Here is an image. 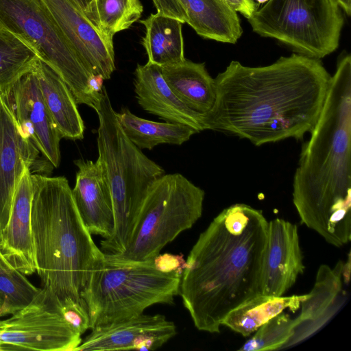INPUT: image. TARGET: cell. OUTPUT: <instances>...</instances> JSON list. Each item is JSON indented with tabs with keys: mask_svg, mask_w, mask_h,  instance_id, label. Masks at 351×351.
Listing matches in <instances>:
<instances>
[{
	"mask_svg": "<svg viewBox=\"0 0 351 351\" xmlns=\"http://www.w3.org/2000/svg\"><path fill=\"white\" fill-rule=\"evenodd\" d=\"M117 116L126 136L141 149L150 150L160 144L180 145L198 133L186 125L143 119L127 108H122Z\"/></svg>",
	"mask_w": 351,
	"mask_h": 351,
	"instance_id": "d4e9b609",
	"label": "cell"
},
{
	"mask_svg": "<svg viewBox=\"0 0 351 351\" xmlns=\"http://www.w3.org/2000/svg\"><path fill=\"white\" fill-rule=\"evenodd\" d=\"M301 219L325 241L341 247L351 240V57L331 75L319 119L304 144L293 182Z\"/></svg>",
	"mask_w": 351,
	"mask_h": 351,
	"instance_id": "3957f363",
	"label": "cell"
},
{
	"mask_svg": "<svg viewBox=\"0 0 351 351\" xmlns=\"http://www.w3.org/2000/svg\"><path fill=\"white\" fill-rule=\"evenodd\" d=\"M0 350H1V348H0Z\"/></svg>",
	"mask_w": 351,
	"mask_h": 351,
	"instance_id": "f35d334b",
	"label": "cell"
},
{
	"mask_svg": "<svg viewBox=\"0 0 351 351\" xmlns=\"http://www.w3.org/2000/svg\"><path fill=\"white\" fill-rule=\"evenodd\" d=\"M306 294L292 296H269L260 294L232 310L224 318L225 326L243 337L250 336L271 318L287 308L294 312Z\"/></svg>",
	"mask_w": 351,
	"mask_h": 351,
	"instance_id": "cb8c5ba5",
	"label": "cell"
},
{
	"mask_svg": "<svg viewBox=\"0 0 351 351\" xmlns=\"http://www.w3.org/2000/svg\"><path fill=\"white\" fill-rule=\"evenodd\" d=\"M182 274L158 270L154 259L126 261L104 253L80 293L90 329L143 313L156 304H173Z\"/></svg>",
	"mask_w": 351,
	"mask_h": 351,
	"instance_id": "8992f818",
	"label": "cell"
},
{
	"mask_svg": "<svg viewBox=\"0 0 351 351\" xmlns=\"http://www.w3.org/2000/svg\"><path fill=\"white\" fill-rule=\"evenodd\" d=\"M33 71L46 108L62 137L82 139L85 126L68 86L40 58Z\"/></svg>",
	"mask_w": 351,
	"mask_h": 351,
	"instance_id": "d6986e66",
	"label": "cell"
},
{
	"mask_svg": "<svg viewBox=\"0 0 351 351\" xmlns=\"http://www.w3.org/2000/svg\"><path fill=\"white\" fill-rule=\"evenodd\" d=\"M304 270L297 226L279 218L269 221L262 294L282 296Z\"/></svg>",
	"mask_w": 351,
	"mask_h": 351,
	"instance_id": "9a60e30c",
	"label": "cell"
},
{
	"mask_svg": "<svg viewBox=\"0 0 351 351\" xmlns=\"http://www.w3.org/2000/svg\"><path fill=\"white\" fill-rule=\"evenodd\" d=\"M204 191L180 173H165L150 186L121 260L154 259L201 217Z\"/></svg>",
	"mask_w": 351,
	"mask_h": 351,
	"instance_id": "ba28073f",
	"label": "cell"
},
{
	"mask_svg": "<svg viewBox=\"0 0 351 351\" xmlns=\"http://www.w3.org/2000/svg\"><path fill=\"white\" fill-rule=\"evenodd\" d=\"M1 91L0 90V97H1Z\"/></svg>",
	"mask_w": 351,
	"mask_h": 351,
	"instance_id": "74e56055",
	"label": "cell"
},
{
	"mask_svg": "<svg viewBox=\"0 0 351 351\" xmlns=\"http://www.w3.org/2000/svg\"><path fill=\"white\" fill-rule=\"evenodd\" d=\"M255 1H256L258 2V5H259V4L265 3L269 0H255Z\"/></svg>",
	"mask_w": 351,
	"mask_h": 351,
	"instance_id": "8d00e7d4",
	"label": "cell"
},
{
	"mask_svg": "<svg viewBox=\"0 0 351 351\" xmlns=\"http://www.w3.org/2000/svg\"><path fill=\"white\" fill-rule=\"evenodd\" d=\"M38 149L14 115L8 95L0 97V241L10 216L16 188L26 169L37 160Z\"/></svg>",
	"mask_w": 351,
	"mask_h": 351,
	"instance_id": "4fadbf2b",
	"label": "cell"
},
{
	"mask_svg": "<svg viewBox=\"0 0 351 351\" xmlns=\"http://www.w3.org/2000/svg\"><path fill=\"white\" fill-rule=\"evenodd\" d=\"M268 223L261 210L234 204L199 234L179 293L197 330L219 332L229 313L262 294Z\"/></svg>",
	"mask_w": 351,
	"mask_h": 351,
	"instance_id": "7a4b0ae2",
	"label": "cell"
},
{
	"mask_svg": "<svg viewBox=\"0 0 351 351\" xmlns=\"http://www.w3.org/2000/svg\"><path fill=\"white\" fill-rule=\"evenodd\" d=\"M247 21L258 35L319 60L338 48L344 19L333 0H269Z\"/></svg>",
	"mask_w": 351,
	"mask_h": 351,
	"instance_id": "9c48e42d",
	"label": "cell"
},
{
	"mask_svg": "<svg viewBox=\"0 0 351 351\" xmlns=\"http://www.w3.org/2000/svg\"><path fill=\"white\" fill-rule=\"evenodd\" d=\"M82 341L63 317L58 297L44 288L27 306L0 319L1 350L75 351Z\"/></svg>",
	"mask_w": 351,
	"mask_h": 351,
	"instance_id": "30bf717a",
	"label": "cell"
},
{
	"mask_svg": "<svg viewBox=\"0 0 351 351\" xmlns=\"http://www.w3.org/2000/svg\"><path fill=\"white\" fill-rule=\"evenodd\" d=\"M134 86L138 104L144 110L166 122L186 125L197 132L204 130L203 116L177 97L165 81L159 66L149 62L138 64Z\"/></svg>",
	"mask_w": 351,
	"mask_h": 351,
	"instance_id": "ac0fdd59",
	"label": "cell"
},
{
	"mask_svg": "<svg viewBox=\"0 0 351 351\" xmlns=\"http://www.w3.org/2000/svg\"><path fill=\"white\" fill-rule=\"evenodd\" d=\"M61 313L67 323L81 335L90 328V317L85 302L70 298L60 300Z\"/></svg>",
	"mask_w": 351,
	"mask_h": 351,
	"instance_id": "f546056e",
	"label": "cell"
},
{
	"mask_svg": "<svg viewBox=\"0 0 351 351\" xmlns=\"http://www.w3.org/2000/svg\"><path fill=\"white\" fill-rule=\"evenodd\" d=\"M96 9L100 31L112 38L138 21L143 11L140 0H96Z\"/></svg>",
	"mask_w": 351,
	"mask_h": 351,
	"instance_id": "83f0119b",
	"label": "cell"
},
{
	"mask_svg": "<svg viewBox=\"0 0 351 351\" xmlns=\"http://www.w3.org/2000/svg\"><path fill=\"white\" fill-rule=\"evenodd\" d=\"M75 184L72 194L80 216L91 234L108 239L114 228L110 188L97 160L77 159Z\"/></svg>",
	"mask_w": 351,
	"mask_h": 351,
	"instance_id": "2e32d148",
	"label": "cell"
},
{
	"mask_svg": "<svg viewBox=\"0 0 351 351\" xmlns=\"http://www.w3.org/2000/svg\"><path fill=\"white\" fill-rule=\"evenodd\" d=\"M298 325L297 318L291 319L282 312L258 328L239 350L266 351L283 348L287 345Z\"/></svg>",
	"mask_w": 351,
	"mask_h": 351,
	"instance_id": "f1b7e54d",
	"label": "cell"
},
{
	"mask_svg": "<svg viewBox=\"0 0 351 351\" xmlns=\"http://www.w3.org/2000/svg\"><path fill=\"white\" fill-rule=\"evenodd\" d=\"M157 12L176 18L182 23L186 22V15L178 0H152Z\"/></svg>",
	"mask_w": 351,
	"mask_h": 351,
	"instance_id": "1f68e13d",
	"label": "cell"
},
{
	"mask_svg": "<svg viewBox=\"0 0 351 351\" xmlns=\"http://www.w3.org/2000/svg\"><path fill=\"white\" fill-rule=\"evenodd\" d=\"M342 266L340 261L334 269L327 265L319 267L313 289L300 304L302 311L297 317L298 326L310 324L302 334L300 341L317 330L332 313L331 308L335 306L342 290Z\"/></svg>",
	"mask_w": 351,
	"mask_h": 351,
	"instance_id": "603a6c76",
	"label": "cell"
},
{
	"mask_svg": "<svg viewBox=\"0 0 351 351\" xmlns=\"http://www.w3.org/2000/svg\"><path fill=\"white\" fill-rule=\"evenodd\" d=\"M32 173L29 168L26 169L16 188L8 221L0 241L3 256L25 276L36 271L31 222Z\"/></svg>",
	"mask_w": 351,
	"mask_h": 351,
	"instance_id": "e0dca14e",
	"label": "cell"
},
{
	"mask_svg": "<svg viewBox=\"0 0 351 351\" xmlns=\"http://www.w3.org/2000/svg\"><path fill=\"white\" fill-rule=\"evenodd\" d=\"M39 58L25 41L0 29V90L8 93L21 77L34 69Z\"/></svg>",
	"mask_w": 351,
	"mask_h": 351,
	"instance_id": "484cf974",
	"label": "cell"
},
{
	"mask_svg": "<svg viewBox=\"0 0 351 351\" xmlns=\"http://www.w3.org/2000/svg\"><path fill=\"white\" fill-rule=\"evenodd\" d=\"M72 1L83 12V13L88 19V20L100 31L98 25V19L96 9V0Z\"/></svg>",
	"mask_w": 351,
	"mask_h": 351,
	"instance_id": "836d02e7",
	"label": "cell"
},
{
	"mask_svg": "<svg viewBox=\"0 0 351 351\" xmlns=\"http://www.w3.org/2000/svg\"><path fill=\"white\" fill-rule=\"evenodd\" d=\"M233 11L241 13L247 19L257 9L254 0H222Z\"/></svg>",
	"mask_w": 351,
	"mask_h": 351,
	"instance_id": "d6a6232c",
	"label": "cell"
},
{
	"mask_svg": "<svg viewBox=\"0 0 351 351\" xmlns=\"http://www.w3.org/2000/svg\"><path fill=\"white\" fill-rule=\"evenodd\" d=\"M176 334L165 315L141 313L91 328L75 351L155 350Z\"/></svg>",
	"mask_w": 351,
	"mask_h": 351,
	"instance_id": "7c38bea8",
	"label": "cell"
},
{
	"mask_svg": "<svg viewBox=\"0 0 351 351\" xmlns=\"http://www.w3.org/2000/svg\"><path fill=\"white\" fill-rule=\"evenodd\" d=\"M160 67L170 89L186 106L203 117L212 109L216 97L215 80L204 63L185 59Z\"/></svg>",
	"mask_w": 351,
	"mask_h": 351,
	"instance_id": "ffe728a7",
	"label": "cell"
},
{
	"mask_svg": "<svg viewBox=\"0 0 351 351\" xmlns=\"http://www.w3.org/2000/svg\"><path fill=\"white\" fill-rule=\"evenodd\" d=\"M350 276V253L348 254L347 262L342 266V277L345 283L348 284Z\"/></svg>",
	"mask_w": 351,
	"mask_h": 351,
	"instance_id": "e575fe53",
	"label": "cell"
},
{
	"mask_svg": "<svg viewBox=\"0 0 351 351\" xmlns=\"http://www.w3.org/2000/svg\"><path fill=\"white\" fill-rule=\"evenodd\" d=\"M32 232L42 288L60 300L80 293L104 252L95 243L65 177L32 173Z\"/></svg>",
	"mask_w": 351,
	"mask_h": 351,
	"instance_id": "277c9868",
	"label": "cell"
},
{
	"mask_svg": "<svg viewBox=\"0 0 351 351\" xmlns=\"http://www.w3.org/2000/svg\"><path fill=\"white\" fill-rule=\"evenodd\" d=\"M330 79L319 59L299 53L263 66L232 60L214 79L215 101L203 117L204 130L256 146L302 140L319 119Z\"/></svg>",
	"mask_w": 351,
	"mask_h": 351,
	"instance_id": "6da1fadb",
	"label": "cell"
},
{
	"mask_svg": "<svg viewBox=\"0 0 351 351\" xmlns=\"http://www.w3.org/2000/svg\"><path fill=\"white\" fill-rule=\"evenodd\" d=\"M6 94L25 135L43 156L58 167L62 137L46 108L34 71L21 77Z\"/></svg>",
	"mask_w": 351,
	"mask_h": 351,
	"instance_id": "5bb4252c",
	"label": "cell"
},
{
	"mask_svg": "<svg viewBox=\"0 0 351 351\" xmlns=\"http://www.w3.org/2000/svg\"><path fill=\"white\" fill-rule=\"evenodd\" d=\"M96 112L97 160L110 188L114 218L112 234L100 245L104 253L119 254L128 245L150 186L165 172L126 136L104 86Z\"/></svg>",
	"mask_w": 351,
	"mask_h": 351,
	"instance_id": "5b68a950",
	"label": "cell"
},
{
	"mask_svg": "<svg viewBox=\"0 0 351 351\" xmlns=\"http://www.w3.org/2000/svg\"><path fill=\"white\" fill-rule=\"evenodd\" d=\"M86 69L109 80L115 70L113 38L100 32L72 0H40Z\"/></svg>",
	"mask_w": 351,
	"mask_h": 351,
	"instance_id": "8fae6325",
	"label": "cell"
},
{
	"mask_svg": "<svg viewBox=\"0 0 351 351\" xmlns=\"http://www.w3.org/2000/svg\"><path fill=\"white\" fill-rule=\"evenodd\" d=\"M40 289L33 285L0 252V317L12 315L27 306Z\"/></svg>",
	"mask_w": 351,
	"mask_h": 351,
	"instance_id": "4316f807",
	"label": "cell"
},
{
	"mask_svg": "<svg viewBox=\"0 0 351 351\" xmlns=\"http://www.w3.org/2000/svg\"><path fill=\"white\" fill-rule=\"evenodd\" d=\"M145 28L142 44L149 63L159 66L182 62L184 57L182 23L178 19L157 12L141 20Z\"/></svg>",
	"mask_w": 351,
	"mask_h": 351,
	"instance_id": "7402d4cb",
	"label": "cell"
},
{
	"mask_svg": "<svg viewBox=\"0 0 351 351\" xmlns=\"http://www.w3.org/2000/svg\"><path fill=\"white\" fill-rule=\"evenodd\" d=\"M0 29L30 46L63 80L77 104L99 110L104 80L86 69L40 0H0Z\"/></svg>",
	"mask_w": 351,
	"mask_h": 351,
	"instance_id": "52a82bcc",
	"label": "cell"
},
{
	"mask_svg": "<svg viewBox=\"0 0 351 351\" xmlns=\"http://www.w3.org/2000/svg\"><path fill=\"white\" fill-rule=\"evenodd\" d=\"M188 23L201 37L235 44L243 34L237 13L222 0H178Z\"/></svg>",
	"mask_w": 351,
	"mask_h": 351,
	"instance_id": "44dd1931",
	"label": "cell"
},
{
	"mask_svg": "<svg viewBox=\"0 0 351 351\" xmlns=\"http://www.w3.org/2000/svg\"><path fill=\"white\" fill-rule=\"evenodd\" d=\"M154 265L158 270L163 272L178 271L182 273L186 261L183 255L171 254H158L154 258Z\"/></svg>",
	"mask_w": 351,
	"mask_h": 351,
	"instance_id": "4dcf8cb0",
	"label": "cell"
},
{
	"mask_svg": "<svg viewBox=\"0 0 351 351\" xmlns=\"http://www.w3.org/2000/svg\"><path fill=\"white\" fill-rule=\"evenodd\" d=\"M341 9L350 16L351 14V0H333Z\"/></svg>",
	"mask_w": 351,
	"mask_h": 351,
	"instance_id": "d590c367",
	"label": "cell"
}]
</instances>
